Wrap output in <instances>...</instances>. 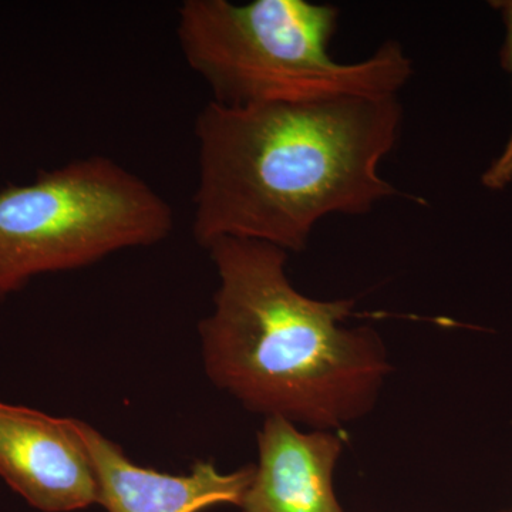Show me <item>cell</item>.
Returning <instances> with one entry per match:
<instances>
[{"mask_svg":"<svg viewBox=\"0 0 512 512\" xmlns=\"http://www.w3.org/2000/svg\"><path fill=\"white\" fill-rule=\"evenodd\" d=\"M174 212L143 178L109 157L42 171L0 188V301L30 279L73 271L170 237Z\"/></svg>","mask_w":512,"mask_h":512,"instance_id":"cell-4","label":"cell"},{"mask_svg":"<svg viewBox=\"0 0 512 512\" xmlns=\"http://www.w3.org/2000/svg\"><path fill=\"white\" fill-rule=\"evenodd\" d=\"M490 5L500 13L504 23L505 36L500 50V63L512 79V0H493ZM481 184L490 191H503L512 184V128L504 150L481 175Z\"/></svg>","mask_w":512,"mask_h":512,"instance_id":"cell-8","label":"cell"},{"mask_svg":"<svg viewBox=\"0 0 512 512\" xmlns=\"http://www.w3.org/2000/svg\"><path fill=\"white\" fill-rule=\"evenodd\" d=\"M343 443L336 431H302L282 417H266L242 512H345L333 487Z\"/></svg>","mask_w":512,"mask_h":512,"instance_id":"cell-7","label":"cell"},{"mask_svg":"<svg viewBox=\"0 0 512 512\" xmlns=\"http://www.w3.org/2000/svg\"><path fill=\"white\" fill-rule=\"evenodd\" d=\"M340 10L308 0H185L177 36L185 62L228 107L340 96H399L412 59L386 40L365 60L333 59Z\"/></svg>","mask_w":512,"mask_h":512,"instance_id":"cell-3","label":"cell"},{"mask_svg":"<svg viewBox=\"0 0 512 512\" xmlns=\"http://www.w3.org/2000/svg\"><path fill=\"white\" fill-rule=\"evenodd\" d=\"M399 96H340L228 107L210 101L195 120L198 183L192 234L308 248L329 215H365L402 195L380 164L402 134Z\"/></svg>","mask_w":512,"mask_h":512,"instance_id":"cell-1","label":"cell"},{"mask_svg":"<svg viewBox=\"0 0 512 512\" xmlns=\"http://www.w3.org/2000/svg\"><path fill=\"white\" fill-rule=\"evenodd\" d=\"M0 477L42 512L99 504V485L73 419L0 402Z\"/></svg>","mask_w":512,"mask_h":512,"instance_id":"cell-5","label":"cell"},{"mask_svg":"<svg viewBox=\"0 0 512 512\" xmlns=\"http://www.w3.org/2000/svg\"><path fill=\"white\" fill-rule=\"evenodd\" d=\"M74 430L92 460L99 504L109 512H202L220 504L241 505L255 466L222 473L211 461H197L183 476L138 466L120 446L73 419Z\"/></svg>","mask_w":512,"mask_h":512,"instance_id":"cell-6","label":"cell"},{"mask_svg":"<svg viewBox=\"0 0 512 512\" xmlns=\"http://www.w3.org/2000/svg\"><path fill=\"white\" fill-rule=\"evenodd\" d=\"M207 249L220 286L198 330L218 389L249 412L312 430L342 429L376 406L389 357L375 329L345 325L353 299L303 295L274 245L222 238Z\"/></svg>","mask_w":512,"mask_h":512,"instance_id":"cell-2","label":"cell"}]
</instances>
